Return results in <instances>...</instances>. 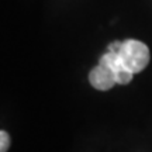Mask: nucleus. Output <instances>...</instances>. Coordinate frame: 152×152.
<instances>
[{
    "label": "nucleus",
    "instance_id": "5",
    "mask_svg": "<svg viewBox=\"0 0 152 152\" xmlns=\"http://www.w3.org/2000/svg\"><path fill=\"white\" fill-rule=\"evenodd\" d=\"M120 47H121V41H114L107 47V51H113V52H118Z\"/></svg>",
    "mask_w": 152,
    "mask_h": 152
},
{
    "label": "nucleus",
    "instance_id": "2",
    "mask_svg": "<svg viewBox=\"0 0 152 152\" xmlns=\"http://www.w3.org/2000/svg\"><path fill=\"white\" fill-rule=\"evenodd\" d=\"M99 62H103V64H106V65H109L111 68L114 77H115V82L118 85H127V83H130L132 80L134 73L123 64V61H121V58L118 56L117 52L107 51L106 54H103L100 56Z\"/></svg>",
    "mask_w": 152,
    "mask_h": 152
},
{
    "label": "nucleus",
    "instance_id": "4",
    "mask_svg": "<svg viewBox=\"0 0 152 152\" xmlns=\"http://www.w3.org/2000/svg\"><path fill=\"white\" fill-rule=\"evenodd\" d=\"M10 148V135L6 131L0 130V152H7Z\"/></svg>",
    "mask_w": 152,
    "mask_h": 152
},
{
    "label": "nucleus",
    "instance_id": "1",
    "mask_svg": "<svg viewBox=\"0 0 152 152\" xmlns=\"http://www.w3.org/2000/svg\"><path fill=\"white\" fill-rule=\"evenodd\" d=\"M118 56L121 58L128 69L134 75L142 72L149 64V48L138 39H125L121 41V47L118 49Z\"/></svg>",
    "mask_w": 152,
    "mask_h": 152
},
{
    "label": "nucleus",
    "instance_id": "3",
    "mask_svg": "<svg viewBox=\"0 0 152 152\" xmlns=\"http://www.w3.org/2000/svg\"><path fill=\"white\" fill-rule=\"evenodd\" d=\"M89 82H90V85L94 89L102 90V92L110 90L117 83L111 68L109 65L103 64V62H99V65H96L90 71V73H89Z\"/></svg>",
    "mask_w": 152,
    "mask_h": 152
}]
</instances>
